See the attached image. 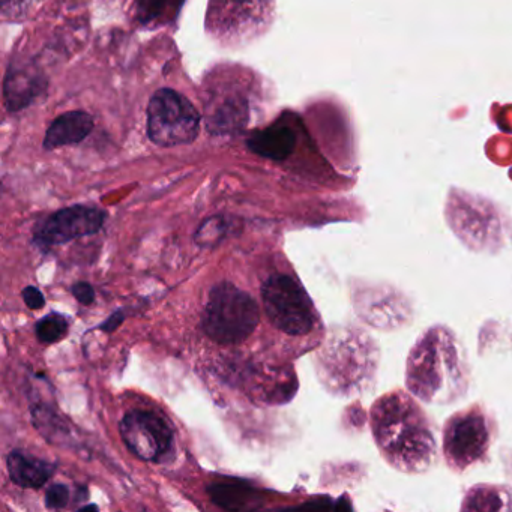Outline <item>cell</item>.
I'll use <instances>...</instances> for the list:
<instances>
[{
    "label": "cell",
    "mask_w": 512,
    "mask_h": 512,
    "mask_svg": "<svg viewBox=\"0 0 512 512\" xmlns=\"http://www.w3.org/2000/svg\"><path fill=\"white\" fill-rule=\"evenodd\" d=\"M371 431L380 454L400 472L421 473L436 461V437L427 413L406 392L380 397L371 407Z\"/></svg>",
    "instance_id": "6da1fadb"
},
{
    "label": "cell",
    "mask_w": 512,
    "mask_h": 512,
    "mask_svg": "<svg viewBox=\"0 0 512 512\" xmlns=\"http://www.w3.org/2000/svg\"><path fill=\"white\" fill-rule=\"evenodd\" d=\"M407 386L424 401L454 400L467 388L466 362L457 352L454 335L442 326L419 338L407 362Z\"/></svg>",
    "instance_id": "7a4b0ae2"
},
{
    "label": "cell",
    "mask_w": 512,
    "mask_h": 512,
    "mask_svg": "<svg viewBox=\"0 0 512 512\" xmlns=\"http://www.w3.org/2000/svg\"><path fill=\"white\" fill-rule=\"evenodd\" d=\"M260 322V310L253 296L232 283L212 287L202 316L205 334L217 344H239L247 340Z\"/></svg>",
    "instance_id": "3957f363"
},
{
    "label": "cell",
    "mask_w": 512,
    "mask_h": 512,
    "mask_svg": "<svg viewBox=\"0 0 512 512\" xmlns=\"http://www.w3.org/2000/svg\"><path fill=\"white\" fill-rule=\"evenodd\" d=\"M496 424L479 406L454 413L443 427V455L455 472L485 461Z\"/></svg>",
    "instance_id": "277c9868"
},
{
    "label": "cell",
    "mask_w": 512,
    "mask_h": 512,
    "mask_svg": "<svg viewBox=\"0 0 512 512\" xmlns=\"http://www.w3.org/2000/svg\"><path fill=\"white\" fill-rule=\"evenodd\" d=\"M265 313L272 325L289 335H307L316 326V311L304 287L289 275H272L262 286Z\"/></svg>",
    "instance_id": "5b68a950"
},
{
    "label": "cell",
    "mask_w": 512,
    "mask_h": 512,
    "mask_svg": "<svg viewBox=\"0 0 512 512\" xmlns=\"http://www.w3.org/2000/svg\"><path fill=\"white\" fill-rule=\"evenodd\" d=\"M200 115L193 104L172 89H161L148 107V136L163 148L188 145L199 136Z\"/></svg>",
    "instance_id": "8992f818"
},
{
    "label": "cell",
    "mask_w": 512,
    "mask_h": 512,
    "mask_svg": "<svg viewBox=\"0 0 512 512\" xmlns=\"http://www.w3.org/2000/svg\"><path fill=\"white\" fill-rule=\"evenodd\" d=\"M119 433L131 454L149 463H157L172 449V428L161 416L149 410L128 412L119 424Z\"/></svg>",
    "instance_id": "52a82bcc"
},
{
    "label": "cell",
    "mask_w": 512,
    "mask_h": 512,
    "mask_svg": "<svg viewBox=\"0 0 512 512\" xmlns=\"http://www.w3.org/2000/svg\"><path fill=\"white\" fill-rule=\"evenodd\" d=\"M106 221L101 209L76 205L61 209L35 227L34 241L41 248L67 244L73 239L95 235Z\"/></svg>",
    "instance_id": "ba28073f"
},
{
    "label": "cell",
    "mask_w": 512,
    "mask_h": 512,
    "mask_svg": "<svg viewBox=\"0 0 512 512\" xmlns=\"http://www.w3.org/2000/svg\"><path fill=\"white\" fill-rule=\"evenodd\" d=\"M295 146V131L289 125L281 124V122L271 125L265 130L256 131L248 139V148L254 154L275 161L286 160L295 151Z\"/></svg>",
    "instance_id": "9c48e42d"
},
{
    "label": "cell",
    "mask_w": 512,
    "mask_h": 512,
    "mask_svg": "<svg viewBox=\"0 0 512 512\" xmlns=\"http://www.w3.org/2000/svg\"><path fill=\"white\" fill-rule=\"evenodd\" d=\"M94 130V119L85 112H70L55 119L44 139V148L53 151L61 146L76 145Z\"/></svg>",
    "instance_id": "30bf717a"
},
{
    "label": "cell",
    "mask_w": 512,
    "mask_h": 512,
    "mask_svg": "<svg viewBox=\"0 0 512 512\" xmlns=\"http://www.w3.org/2000/svg\"><path fill=\"white\" fill-rule=\"evenodd\" d=\"M7 469L11 481L23 488L43 487L55 472L53 464L20 451L8 455Z\"/></svg>",
    "instance_id": "8fae6325"
},
{
    "label": "cell",
    "mask_w": 512,
    "mask_h": 512,
    "mask_svg": "<svg viewBox=\"0 0 512 512\" xmlns=\"http://www.w3.org/2000/svg\"><path fill=\"white\" fill-rule=\"evenodd\" d=\"M40 79L34 71L17 70L11 65L8 71L7 79H5V103L11 112H19L23 107L29 106L35 98L40 94Z\"/></svg>",
    "instance_id": "7c38bea8"
},
{
    "label": "cell",
    "mask_w": 512,
    "mask_h": 512,
    "mask_svg": "<svg viewBox=\"0 0 512 512\" xmlns=\"http://www.w3.org/2000/svg\"><path fill=\"white\" fill-rule=\"evenodd\" d=\"M208 491L212 500L218 506L224 509H232V511H239V509L251 506L254 493L253 487L238 481L214 484L209 487Z\"/></svg>",
    "instance_id": "4fadbf2b"
},
{
    "label": "cell",
    "mask_w": 512,
    "mask_h": 512,
    "mask_svg": "<svg viewBox=\"0 0 512 512\" xmlns=\"http://www.w3.org/2000/svg\"><path fill=\"white\" fill-rule=\"evenodd\" d=\"M182 2L184 0H137V19L143 25L169 19L172 14L175 16L178 13L179 8L182 7Z\"/></svg>",
    "instance_id": "5bb4252c"
},
{
    "label": "cell",
    "mask_w": 512,
    "mask_h": 512,
    "mask_svg": "<svg viewBox=\"0 0 512 512\" xmlns=\"http://www.w3.org/2000/svg\"><path fill=\"white\" fill-rule=\"evenodd\" d=\"M227 230H229V221L224 217H211L208 220L203 221L202 226L197 230L194 235V241L200 245V247H215L220 244L227 236Z\"/></svg>",
    "instance_id": "9a60e30c"
},
{
    "label": "cell",
    "mask_w": 512,
    "mask_h": 512,
    "mask_svg": "<svg viewBox=\"0 0 512 512\" xmlns=\"http://www.w3.org/2000/svg\"><path fill=\"white\" fill-rule=\"evenodd\" d=\"M68 322L59 314H49L43 317L35 326V334L43 344H53L61 341L67 335Z\"/></svg>",
    "instance_id": "2e32d148"
},
{
    "label": "cell",
    "mask_w": 512,
    "mask_h": 512,
    "mask_svg": "<svg viewBox=\"0 0 512 512\" xmlns=\"http://www.w3.org/2000/svg\"><path fill=\"white\" fill-rule=\"evenodd\" d=\"M70 502V490L67 485L53 484L46 493V506L49 509L65 508Z\"/></svg>",
    "instance_id": "e0dca14e"
},
{
    "label": "cell",
    "mask_w": 512,
    "mask_h": 512,
    "mask_svg": "<svg viewBox=\"0 0 512 512\" xmlns=\"http://www.w3.org/2000/svg\"><path fill=\"white\" fill-rule=\"evenodd\" d=\"M71 292H73V295L76 296L80 304L91 305L95 301V290L89 283L80 281V283L74 284L71 287Z\"/></svg>",
    "instance_id": "ac0fdd59"
},
{
    "label": "cell",
    "mask_w": 512,
    "mask_h": 512,
    "mask_svg": "<svg viewBox=\"0 0 512 512\" xmlns=\"http://www.w3.org/2000/svg\"><path fill=\"white\" fill-rule=\"evenodd\" d=\"M23 299H25V304L28 305L31 310H41V308L46 305V298H44L41 290H38L37 287H26L22 292Z\"/></svg>",
    "instance_id": "d6986e66"
},
{
    "label": "cell",
    "mask_w": 512,
    "mask_h": 512,
    "mask_svg": "<svg viewBox=\"0 0 512 512\" xmlns=\"http://www.w3.org/2000/svg\"><path fill=\"white\" fill-rule=\"evenodd\" d=\"M122 322H124V313H122V311H116L103 325H100V329L104 332H113L121 326Z\"/></svg>",
    "instance_id": "ffe728a7"
},
{
    "label": "cell",
    "mask_w": 512,
    "mask_h": 512,
    "mask_svg": "<svg viewBox=\"0 0 512 512\" xmlns=\"http://www.w3.org/2000/svg\"><path fill=\"white\" fill-rule=\"evenodd\" d=\"M83 511H86V509H98L97 506L91 505V506H83Z\"/></svg>",
    "instance_id": "44dd1931"
}]
</instances>
